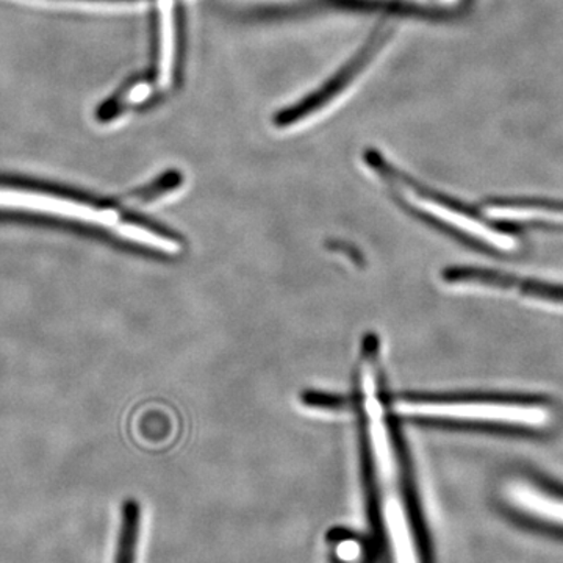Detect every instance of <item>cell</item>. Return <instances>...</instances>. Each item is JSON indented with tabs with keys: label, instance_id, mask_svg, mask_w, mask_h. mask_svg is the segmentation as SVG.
I'll return each instance as SVG.
<instances>
[{
	"label": "cell",
	"instance_id": "cell-1",
	"mask_svg": "<svg viewBox=\"0 0 563 563\" xmlns=\"http://www.w3.org/2000/svg\"><path fill=\"white\" fill-rule=\"evenodd\" d=\"M0 209L36 211L63 220L95 224L113 232L124 242L140 244L163 254H179L184 243L165 229L122 213L117 207L25 180H0Z\"/></svg>",
	"mask_w": 563,
	"mask_h": 563
},
{
	"label": "cell",
	"instance_id": "cell-2",
	"mask_svg": "<svg viewBox=\"0 0 563 563\" xmlns=\"http://www.w3.org/2000/svg\"><path fill=\"white\" fill-rule=\"evenodd\" d=\"M398 410L407 417L426 420H450L517 424L542 428L551 420L550 410L540 404L492 401V399L429 398L404 396Z\"/></svg>",
	"mask_w": 563,
	"mask_h": 563
},
{
	"label": "cell",
	"instance_id": "cell-3",
	"mask_svg": "<svg viewBox=\"0 0 563 563\" xmlns=\"http://www.w3.org/2000/svg\"><path fill=\"white\" fill-rule=\"evenodd\" d=\"M368 165L372 166L374 173L379 174L385 184L390 185L393 191L402 198L404 202L415 207L422 214H428L432 220L442 222L448 228L487 244V246L495 247V250L504 252L517 250L518 242L515 236L492 228L487 222L479 220L461 207H455L454 203L444 201L439 196L421 190L420 187L399 174L398 169L388 165L380 155L373 154L372 157H368Z\"/></svg>",
	"mask_w": 563,
	"mask_h": 563
},
{
	"label": "cell",
	"instance_id": "cell-4",
	"mask_svg": "<svg viewBox=\"0 0 563 563\" xmlns=\"http://www.w3.org/2000/svg\"><path fill=\"white\" fill-rule=\"evenodd\" d=\"M443 280L454 287L477 288V290L515 295L542 306L563 309V285L548 284L542 280L518 279L495 269L454 266L443 273Z\"/></svg>",
	"mask_w": 563,
	"mask_h": 563
},
{
	"label": "cell",
	"instance_id": "cell-5",
	"mask_svg": "<svg viewBox=\"0 0 563 563\" xmlns=\"http://www.w3.org/2000/svg\"><path fill=\"white\" fill-rule=\"evenodd\" d=\"M388 433H390L393 455H395L396 470H398L404 514H406L407 525H409L410 536H412L418 563H433L431 536H429L424 514H422L412 459L407 450L401 429L393 418H388Z\"/></svg>",
	"mask_w": 563,
	"mask_h": 563
},
{
	"label": "cell",
	"instance_id": "cell-6",
	"mask_svg": "<svg viewBox=\"0 0 563 563\" xmlns=\"http://www.w3.org/2000/svg\"><path fill=\"white\" fill-rule=\"evenodd\" d=\"M358 442H361V466L363 493H365L366 517L372 526L374 548L377 555L387 554L383 496H380L379 474H377V451L365 422L358 418Z\"/></svg>",
	"mask_w": 563,
	"mask_h": 563
},
{
	"label": "cell",
	"instance_id": "cell-7",
	"mask_svg": "<svg viewBox=\"0 0 563 563\" xmlns=\"http://www.w3.org/2000/svg\"><path fill=\"white\" fill-rule=\"evenodd\" d=\"M507 499L529 517L563 528V496L528 483H512L507 487Z\"/></svg>",
	"mask_w": 563,
	"mask_h": 563
},
{
	"label": "cell",
	"instance_id": "cell-8",
	"mask_svg": "<svg viewBox=\"0 0 563 563\" xmlns=\"http://www.w3.org/2000/svg\"><path fill=\"white\" fill-rule=\"evenodd\" d=\"M141 506L135 499H128L121 507L120 533L113 563H136L141 536Z\"/></svg>",
	"mask_w": 563,
	"mask_h": 563
},
{
	"label": "cell",
	"instance_id": "cell-9",
	"mask_svg": "<svg viewBox=\"0 0 563 563\" xmlns=\"http://www.w3.org/2000/svg\"><path fill=\"white\" fill-rule=\"evenodd\" d=\"M174 52H176V22L173 0H161V60L158 81L168 85L174 77Z\"/></svg>",
	"mask_w": 563,
	"mask_h": 563
},
{
	"label": "cell",
	"instance_id": "cell-10",
	"mask_svg": "<svg viewBox=\"0 0 563 563\" xmlns=\"http://www.w3.org/2000/svg\"><path fill=\"white\" fill-rule=\"evenodd\" d=\"M302 404L309 409L328 413H342L351 409V402L346 398L332 393L306 391L302 395Z\"/></svg>",
	"mask_w": 563,
	"mask_h": 563
},
{
	"label": "cell",
	"instance_id": "cell-11",
	"mask_svg": "<svg viewBox=\"0 0 563 563\" xmlns=\"http://www.w3.org/2000/svg\"><path fill=\"white\" fill-rule=\"evenodd\" d=\"M95 2H136V0H95Z\"/></svg>",
	"mask_w": 563,
	"mask_h": 563
}]
</instances>
